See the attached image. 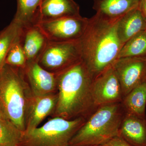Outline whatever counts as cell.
<instances>
[{
  "mask_svg": "<svg viewBox=\"0 0 146 146\" xmlns=\"http://www.w3.org/2000/svg\"><path fill=\"white\" fill-rule=\"evenodd\" d=\"M57 101L54 117L87 119L97 109L92 94L94 77L82 59L56 74Z\"/></svg>",
  "mask_w": 146,
  "mask_h": 146,
  "instance_id": "obj_1",
  "label": "cell"
},
{
  "mask_svg": "<svg viewBox=\"0 0 146 146\" xmlns=\"http://www.w3.org/2000/svg\"><path fill=\"white\" fill-rule=\"evenodd\" d=\"M117 21L95 14L80 39L82 59L94 78L118 59L123 44L117 33Z\"/></svg>",
  "mask_w": 146,
  "mask_h": 146,
  "instance_id": "obj_2",
  "label": "cell"
},
{
  "mask_svg": "<svg viewBox=\"0 0 146 146\" xmlns=\"http://www.w3.org/2000/svg\"><path fill=\"white\" fill-rule=\"evenodd\" d=\"M32 94L23 69L5 64L0 70V110L22 131Z\"/></svg>",
  "mask_w": 146,
  "mask_h": 146,
  "instance_id": "obj_3",
  "label": "cell"
},
{
  "mask_svg": "<svg viewBox=\"0 0 146 146\" xmlns=\"http://www.w3.org/2000/svg\"><path fill=\"white\" fill-rule=\"evenodd\" d=\"M125 115L121 103L100 106L86 119L69 146H101L119 136Z\"/></svg>",
  "mask_w": 146,
  "mask_h": 146,
  "instance_id": "obj_4",
  "label": "cell"
},
{
  "mask_svg": "<svg viewBox=\"0 0 146 146\" xmlns=\"http://www.w3.org/2000/svg\"><path fill=\"white\" fill-rule=\"evenodd\" d=\"M55 117L42 126L23 132L18 146H69L71 139L86 121Z\"/></svg>",
  "mask_w": 146,
  "mask_h": 146,
  "instance_id": "obj_5",
  "label": "cell"
},
{
  "mask_svg": "<svg viewBox=\"0 0 146 146\" xmlns=\"http://www.w3.org/2000/svg\"><path fill=\"white\" fill-rule=\"evenodd\" d=\"M82 59L80 39L50 42L37 62L49 72L59 74Z\"/></svg>",
  "mask_w": 146,
  "mask_h": 146,
  "instance_id": "obj_6",
  "label": "cell"
},
{
  "mask_svg": "<svg viewBox=\"0 0 146 146\" xmlns=\"http://www.w3.org/2000/svg\"><path fill=\"white\" fill-rule=\"evenodd\" d=\"M88 22L89 18L80 16L42 21L37 25L50 42H68L80 39Z\"/></svg>",
  "mask_w": 146,
  "mask_h": 146,
  "instance_id": "obj_7",
  "label": "cell"
},
{
  "mask_svg": "<svg viewBox=\"0 0 146 146\" xmlns=\"http://www.w3.org/2000/svg\"><path fill=\"white\" fill-rule=\"evenodd\" d=\"M92 91L97 107L121 102L123 98L121 87L112 65L94 78Z\"/></svg>",
  "mask_w": 146,
  "mask_h": 146,
  "instance_id": "obj_8",
  "label": "cell"
},
{
  "mask_svg": "<svg viewBox=\"0 0 146 146\" xmlns=\"http://www.w3.org/2000/svg\"><path fill=\"white\" fill-rule=\"evenodd\" d=\"M112 66L121 84L123 97L145 81L146 56L118 58Z\"/></svg>",
  "mask_w": 146,
  "mask_h": 146,
  "instance_id": "obj_9",
  "label": "cell"
},
{
  "mask_svg": "<svg viewBox=\"0 0 146 146\" xmlns=\"http://www.w3.org/2000/svg\"><path fill=\"white\" fill-rule=\"evenodd\" d=\"M23 70L26 79L33 96L52 94L57 89L56 74L45 70L37 61L27 63Z\"/></svg>",
  "mask_w": 146,
  "mask_h": 146,
  "instance_id": "obj_10",
  "label": "cell"
},
{
  "mask_svg": "<svg viewBox=\"0 0 146 146\" xmlns=\"http://www.w3.org/2000/svg\"><path fill=\"white\" fill-rule=\"evenodd\" d=\"M19 41L27 63L37 62L49 42L46 36L37 25L21 27Z\"/></svg>",
  "mask_w": 146,
  "mask_h": 146,
  "instance_id": "obj_11",
  "label": "cell"
},
{
  "mask_svg": "<svg viewBox=\"0 0 146 146\" xmlns=\"http://www.w3.org/2000/svg\"><path fill=\"white\" fill-rule=\"evenodd\" d=\"M57 101V94L40 96L33 95L27 109L25 131L38 127L45 118L54 112Z\"/></svg>",
  "mask_w": 146,
  "mask_h": 146,
  "instance_id": "obj_12",
  "label": "cell"
},
{
  "mask_svg": "<svg viewBox=\"0 0 146 146\" xmlns=\"http://www.w3.org/2000/svg\"><path fill=\"white\" fill-rule=\"evenodd\" d=\"M80 16L79 6L74 0H43L39 10V22Z\"/></svg>",
  "mask_w": 146,
  "mask_h": 146,
  "instance_id": "obj_13",
  "label": "cell"
},
{
  "mask_svg": "<svg viewBox=\"0 0 146 146\" xmlns=\"http://www.w3.org/2000/svg\"><path fill=\"white\" fill-rule=\"evenodd\" d=\"M119 136L132 146H146V119L125 113Z\"/></svg>",
  "mask_w": 146,
  "mask_h": 146,
  "instance_id": "obj_14",
  "label": "cell"
},
{
  "mask_svg": "<svg viewBox=\"0 0 146 146\" xmlns=\"http://www.w3.org/2000/svg\"><path fill=\"white\" fill-rule=\"evenodd\" d=\"M141 0H94L96 15L106 20L118 21L129 11L138 7Z\"/></svg>",
  "mask_w": 146,
  "mask_h": 146,
  "instance_id": "obj_15",
  "label": "cell"
},
{
  "mask_svg": "<svg viewBox=\"0 0 146 146\" xmlns=\"http://www.w3.org/2000/svg\"><path fill=\"white\" fill-rule=\"evenodd\" d=\"M118 37L123 45L136 34L146 30V21L138 7L120 18L117 26Z\"/></svg>",
  "mask_w": 146,
  "mask_h": 146,
  "instance_id": "obj_16",
  "label": "cell"
},
{
  "mask_svg": "<svg viewBox=\"0 0 146 146\" xmlns=\"http://www.w3.org/2000/svg\"><path fill=\"white\" fill-rule=\"evenodd\" d=\"M121 103L125 113L146 118V82L132 89L123 97Z\"/></svg>",
  "mask_w": 146,
  "mask_h": 146,
  "instance_id": "obj_17",
  "label": "cell"
},
{
  "mask_svg": "<svg viewBox=\"0 0 146 146\" xmlns=\"http://www.w3.org/2000/svg\"><path fill=\"white\" fill-rule=\"evenodd\" d=\"M43 0H17V10L13 21L21 27L36 25Z\"/></svg>",
  "mask_w": 146,
  "mask_h": 146,
  "instance_id": "obj_18",
  "label": "cell"
},
{
  "mask_svg": "<svg viewBox=\"0 0 146 146\" xmlns=\"http://www.w3.org/2000/svg\"><path fill=\"white\" fill-rule=\"evenodd\" d=\"M21 26L12 20L0 31V70L5 64L6 58L11 48L19 39Z\"/></svg>",
  "mask_w": 146,
  "mask_h": 146,
  "instance_id": "obj_19",
  "label": "cell"
},
{
  "mask_svg": "<svg viewBox=\"0 0 146 146\" xmlns=\"http://www.w3.org/2000/svg\"><path fill=\"white\" fill-rule=\"evenodd\" d=\"M146 56V30L131 37L123 45L118 58Z\"/></svg>",
  "mask_w": 146,
  "mask_h": 146,
  "instance_id": "obj_20",
  "label": "cell"
},
{
  "mask_svg": "<svg viewBox=\"0 0 146 146\" xmlns=\"http://www.w3.org/2000/svg\"><path fill=\"white\" fill-rule=\"evenodd\" d=\"M23 131L10 120L0 119V146H17Z\"/></svg>",
  "mask_w": 146,
  "mask_h": 146,
  "instance_id": "obj_21",
  "label": "cell"
},
{
  "mask_svg": "<svg viewBox=\"0 0 146 146\" xmlns=\"http://www.w3.org/2000/svg\"><path fill=\"white\" fill-rule=\"evenodd\" d=\"M27 63L26 57L18 39L9 51L6 58L5 64L24 69Z\"/></svg>",
  "mask_w": 146,
  "mask_h": 146,
  "instance_id": "obj_22",
  "label": "cell"
},
{
  "mask_svg": "<svg viewBox=\"0 0 146 146\" xmlns=\"http://www.w3.org/2000/svg\"><path fill=\"white\" fill-rule=\"evenodd\" d=\"M101 146H132L126 141L118 136L113 138L106 144Z\"/></svg>",
  "mask_w": 146,
  "mask_h": 146,
  "instance_id": "obj_23",
  "label": "cell"
},
{
  "mask_svg": "<svg viewBox=\"0 0 146 146\" xmlns=\"http://www.w3.org/2000/svg\"><path fill=\"white\" fill-rule=\"evenodd\" d=\"M138 8L146 20V0H141Z\"/></svg>",
  "mask_w": 146,
  "mask_h": 146,
  "instance_id": "obj_24",
  "label": "cell"
},
{
  "mask_svg": "<svg viewBox=\"0 0 146 146\" xmlns=\"http://www.w3.org/2000/svg\"><path fill=\"white\" fill-rule=\"evenodd\" d=\"M5 119V118L4 117L2 114L1 112V110H0V119Z\"/></svg>",
  "mask_w": 146,
  "mask_h": 146,
  "instance_id": "obj_25",
  "label": "cell"
},
{
  "mask_svg": "<svg viewBox=\"0 0 146 146\" xmlns=\"http://www.w3.org/2000/svg\"><path fill=\"white\" fill-rule=\"evenodd\" d=\"M144 82H146V76H145V81Z\"/></svg>",
  "mask_w": 146,
  "mask_h": 146,
  "instance_id": "obj_26",
  "label": "cell"
},
{
  "mask_svg": "<svg viewBox=\"0 0 146 146\" xmlns=\"http://www.w3.org/2000/svg\"></svg>",
  "mask_w": 146,
  "mask_h": 146,
  "instance_id": "obj_27",
  "label": "cell"
},
{
  "mask_svg": "<svg viewBox=\"0 0 146 146\" xmlns=\"http://www.w3.org/2000/svg\"></svg>",
  "mask_w": 146,
  "mask_h": 146,
  "instance_id": "obj_28",
  "label": "cell"
}]
</instances>
